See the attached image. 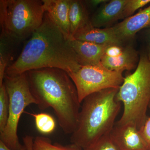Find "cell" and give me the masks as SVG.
Returning <instances> with one entry per match:
<instances>
[{"mask_svg": "<svg viewBox=\"0 0 150 150\" xmlns=\"http://www.w3.org/2000/svg\"><path fill=\"white\" fill-rule=\"evenodd\" d=\"M45 12L71 39L69 13L70 0H42Z\"/></svg>", "mask_w": 150, "mask_h": 150, "instance_id": "obj_13", "label": "cell"}, {"mask_svg": "<svg viewBox=\"0 0 150 150\" xmlns=\"http://www.w3.org/2000/svg\"><path fill=\"white\" fill-rule=\"evenodd\" d=\"M147 54L148 58L150 60V28L148 30L147 38Z\"/></svg>", "mask_w": 150, "mask_h": 150, "instance_id": "obj_26", "label": "cell"}, {"mask_svg": "<svg viewBox=\"0 0 150 150\" xmlns=\"http://www.w3.org/2000/svg\"><path fill=\"white\" fill-rule=\"evenodd\" d=\"M110 134L100 138L91 146L83 150H119L112 141Z\"/></svg>", "mask_w": 150, "mask_h": 150, "instance_id": "obj_21", "label": "cell"}, {"mask_svg": "<svg viewBox=\"0 0 150 150\" xmlns=\"http://www.w3.org/2000/svg\"><path fill=\"white\" fill-rule=\"evenodd\" d=\"M72 39L108 46H123V43L117 37L112 27L98 28L93 27L91 23L78 31Z\"/></svg>", "mask_w": 150, "mask_h": 150, "instance_id": "obj_11", "label": "cell"}, {"mask_svg": "<svg viewBox=\"0 0 150 150\" xmlns=\"http://www.w3.org/2000/svg\"><path fill=\"white\" fill-rule=\"evenodd\" d=\"M141 136L147 144L150 150V116L139 130Z\"/></svg>", "mask_w": 150, "mask_h": 150, "instance_id": "obj_22", "label": "cell"}, {"mask_svg": "<svg viewBox=\"0 0 150 150\" xmlns=\"http://www.w3.org/2000/svg\"><path fill=\"white\" fill-rule=\"evenodd\" d=\"M33 150H83L76 145H63L53 143L49 138L44 137H36L33 143Z\"/></svg>", "mask_w": 150, "mask_h": 150, "instance_id": "obj_17", "label": "cell"}, {"mask_svg": "<svg viewBox=\"0 0 150 150\" xmlns=\"http://www.w3.org/2000/svg\"><path fill=\"white\" fill-rule=\"evenodd\" d=\"M123 46H109L106 49L105 55L111 57H115L119 56L123 52Z\"/></svg>", "mask_w": 150, "mask_h": 150, "instance_id": "obj_23", "label": "cell"}, {"mask_svg": "<svg viewBox=\"0 0 150 150\" xmlns=\"http://www.w3.org/2000/svg\"><path fill=\"white\" fill-rule=\"evenodd\" d=\"M70 40L45 12L42 24L33 33L17 59L7 68L5 75L14 76L47 68L61 69L68 74L75 71L81 65Z\"/></svg>", "mask_w": 150, "mask_h": 150, "instance_id": "obj_1", "label": "cell"}, {"mask_svg": "<svg viewBox=\"0 0 150 150\" xmlns=\"http://www.w3.org/2000/svg\"><path fill=\"white\" fill-rule=\"evenodd\" d=\"M69 20L71 40L78 31L91 23L88 11L82 1L70 0Z\"/></svg>", "mask_w": 150, "mask_h": 150, "instance_id": "obj_15", "label": "cell"}, {"mask_svg": "<svg viewBox=\"0 0 150 150\" xmlns=\"http://www.w3.org/2000/svg\"><path fill=\"white\" fill-rule=\"evenodd\" d=\"M149 108H150V105H149Z\"/></svg>", "mask_w": 150, "mask_h": 150, "instance_id": "obj_28", "label": "cell"}, {"mask_svg": "<svg viewBox=\"0 0 150 150\" xmlns=\"http://www.w3.org/2000/svg\"><path fill=\"white\" fill-rule=\"evenodd\" d=\"M150 3V0H127L122 12V19H126L141 8Z\"/></svg>", "mask_w": 150, "mask_h": 150, "instance_id": "obj_20", "label": "cell"}, {"mask_svg": "<svg viewBox=\"0 0 150 150\" xmlns=\"http://www.w3.org/2000/svg\"><path fill=\"white\" fill-rule=\"evenodd\" d=\"M139 61V59L136 50L132 46H126L123 48L122 54L116 57H109L104 54L100 63L110 71L123 73L125 70L133 69L136 65H138Z\"/></svg>", "mask_w": 150, "mask_h": 150, "instance_id": "obj_14", "label": "cell"}, {"mask_svg": "<svg viewBox=\"0 0 150 150\" xmlns=\"http://www.w3.org/2000/svg\"><path fill=\"white\" fill-rule=\"evenodd\" d=\"M119 88H108L91 94L83 100L76 129L71 143L83 150L110 134L120 112L117 98Z\"/></svg>", "mask_w": 150, "mask_h": 150, "instance_id": "obj_3", "label": "cell"}, {"mask_svg": "<svg viewBox=\"0 0 150 150\" xmlns=\"http://www.w3.org/2000/svg\"><path fill=\"white\" fill-rule=\"evenodd\" d=\"M34 138L32 136L27 135L23 138V144L26 150H33Z\"/></svg>", "mask_w": 150, "mask_h": 150, "instance_id": "obj_24", "label": "cell"}, {"mask_svg": "<svg viewBox=\"0 0 150 150\" xmlns=\"http://www.w3.org/2000/svg\"><path fill=\"white\" fill-rule=\"evenodd\" d=\"M70 42L77 60L82 66L101 65V59L109 46L76 39H71Z\"/></svg>", "mask_w": 150, "mask_h": 150, "instance_id": "obj_10", "label": "cell"}, {"mask_svg": "<svg viewBox=\"0 0 150 150\" xmlns=\"http://www.w3.org/2000/svg\"><path fill=\"white\" fill-rule=\"evenodd\" d=\"M117 98L123 103L124 109L116 123H130L139 130L147 119L150 103V60L146 54L141 55L135 71L124 77Z\"/></svg>", "mask_w": 150, "mask_h": 150, "instance_id": "obj_4", "label": "cell"}, {"mask_svg": "<svg viewBox=\"0 0 150 150\" xmlns=\"http://www.w3.org/2000/svg\"><path fill=\"white\" fill-rule=\"evenodd\" d=\"M108 1L107 0H90V1H86V2L88 4L92 7H96L99 5H102L103 4L107 2Z\"/></svg>", "mask_w": 150, "mask_h": 150, "instance_id": "obj_25", "label": "cell"}, {"mask_svg": "<svg viewBox=\"0 0 150 150\" xmlns=\"http://www.w3.org/2000/svg\"><path fill=\"white\" fill-rule=\"evenodd\" d=\"M34 118L38 131L43 134H51L56 129V122L54 118L48 113L33 114L28 113Z\"/></svg>", "mask_w": 150, "mask_h": 150, "instance_id": "obj_18", "label": "cell"}, {"mask_svg": "<svg viewBox=\"0 0 150 150\" xmlns=\"http://www.w3.org/2000/svg\"><path fill=\"white\" fill-rule=\"evenodd\" d=\"M149 27L150 6L112 26L115 34L123 43L132 39L140 30Z\"/></svg>", "mask_w": 150, "mask_h": 150, "instance_id": "obj_9", "label": "cell"}, {"mask_svg": "<svg viewBox=\"0 0 150 150\" xmlns=\"http://www.w3.org/2000/svg\"><path fill=\"white\" fill-rule=\"evenodd\" d=\"M25 74L38 108H53L64 133L72 134L77 126L81 103L76 86L68 73L61 69L47 68Z\"/></svg>", "mask_w": 150, "mask_h": 150, "instance_id": "obj_2", "label": "cell"}, {"mask_svg": "<svg viewBox=\"0 0 150 150\" xmlns=\"http://www.w3.org/2000/svg\"><path fill=\"white\" fill-rule=\"evenodd\" d=\"M123 73L107 69L102 65L82 66L68 73L74 82L81 103L91 94L108 88H119L124 81Z\"/></svg>", "mask_w": 150, "mask_h": 150, "instance_id": "obj_7", "label": "cell"}, {"mask_svg": "<svg viewBox=\"0 0 150 150\" xmlns=\"http://www.w3.org/2000/svg\"><path fill=\"white\" fill-rule=\"evenodd\" d=\"M4 83L9 107L7 123L0 134V141L11 150H21L24 145L21 144L18 135L20 119L25 108L30 104L37 105V101L30 88L25 73L14 76L5 75Z\"/></svg>", "mask_w": 150, "mask_h": 150, "instance_id": "obj_6", "label": "cell"}, {"mask_svg": "<svg viewBox=\"0 0 150 150\" xmlns=\"http://www.w3.org/2000/svg\"><path fill=\"white\" fill-rule=\"evenodd\" d=\"M18 44L6 35H0V86L4 83L6 70L12 58L13 47Z\"/></svg>", "mask_w": 150, "mask_h": 150, "instance_id": "obj_16", "label": "cell"}, {"mask_svg": "<svg viewBox=\"0 0 150 150\" xmlns=\"http://www.w3.org/2000/svg\"><path fill=\"white\" fill-rule=\"evenodd\" d=\"M0 150H11L9 149L7 146L2 141H0ZM21 150H26L25 146L24 145V146L23 148Z\"/></svg>", "mask_w": 150, "mask_h": 150, "instance_id": "obj_27", "label": "cell"}, {"mask_svg": "<svg viewBox=\"0 0 150 150\" xmlns=\"http://www.w3.org/2000/svg\"><path fill=\"white\" fill-rule=\"evenodd\" d=\"M9 101L6 86L4 83L0 86V134L4 131L8 117Z\"/></svg>", "mask_w": 150, "mask_h": 150, "instance_id": "obj_19", "label": "cell"}, {"mask_svg": "<svg viewBox=\"0 0 150 150\" xmlns=\"http://www.w3.org/2000/svg\"><path fill=\"white\" fill-rule=\"evenodd\" d=\"M127 0H111L101 5L91 18L93 27L108 28L122 19V12Z\"/></svg>", "mask_w": 150, "mask_h": 150, "instance_id": "obj_12", "label": "cell"}, {"mask_svg": "<svg viewBox=\"0 0 150 150\" xmlns=\"http://www.w3.org/2000/svg\"><path fill=\"white\" fill-rule=\"evenodd\" d=\"M110 134L119 150H150L139 129L133 124L115 123Z\"/></svg>", "mask_w": 150, "mask_h": 150, "instance_id": "obj_8", "label": "cell"}, {"mask_svg": "<svg viewBox=\"0 0 150 150\" xmlns=\"http://www.w3.org/2000/svg\"><path fill=\"white\" fill-rule=\"evenodd\" d=\"M45 13L42 1L1 0V33L18 44L40 27Z\"/></svg>", "mask_w": 150, "mask_h": 150, "instance_id": "obj_5", "label": "cell"}]
</instances>
